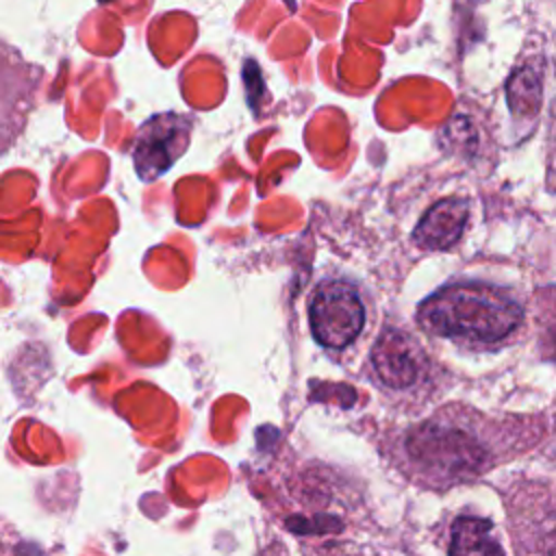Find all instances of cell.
I'll list each match as a JSON object with an SVG mask.
<instances>
[{
  "label": "cell",
  "mask_w": 556,
  "mask_h": 556,
  "mask_svg": "<svg viewBox=\"0 0 556 556\" xmlns=\"http://www.w3.org/2000/svg\"><path fill=\"white\" fill-rule=\"evenodd\" d=\"M417 317L434 334L495 343L521 324L523 311L510 293L497 287L463 282L430 295Z\"/></svg>",
  "instance_id": "1"
},
{
  "label": "cell",
  "mask_w": 556,
  "mask_h": 556,
  "mask_svg": "<svg viewBox=\"0 0 556 556\" xmlns=\"http://www.w3.org/2000/svg\"><path fill=\"white\" fill-rule=\"evenodd\" d=\"M467 224V204L458 198L437 202L417 224L413 239L426 250H445L454 245Z\"/></svg>",
  "instance_id": "6"
},
{
  "label": "cell",
  "mask_w": 556,
  "mask_h": 556,
  "mask_svg": "<svg viewBox=\"0 0 556 556\" xmlns=\"http://www.w3.org/2000/svg\"><path fill=\"white\" fill-rule=\"evenodd\" d=\"M365 311L356 287L343 280L321 282L308 304V324L313 337L330 350L350 345L361 332Z\"/></svg>",
  "instance_id": "3"
},
{
  "label": "cell",
  "mask_w": 556,
  "mask_h": 556,
  "mask_svg": "<svg viewBox=\"0 0 556 556\" xmlns=\"http://www.w3.org/2000/svg\"><path fill=\"white\" fill-rule=\"evenodd\" d=\"M371 365L376 378L391 389H406L415 384L421 371V354L417 343L397 328L384 330L374 350Z\"/></svg>",
  "instance_id": "5"
},
{
  "label": "cell",
  "mask_w": 556,
  "mask_h": 556,
  "mask_svg": "<svg viewBox=\"0 0 556 556\" xmlns=\"http://www.w3.org/2000/svg\"><path fill=\"white\" fill-rule=\"evenodd\" d=\"M191 122L176 113L152 115L137 132L132 165L143 182L163 176L189 146Z\"/></svg>",
  "instance_id": "4"
},
{
  "label": "cell",
  "mask_w": 556,
  "mask_h": 556,
  "mask_svg": "<svg viewBox=\"0 0 556 556\" xmlns=\"http://www.w3.org/2000/svg\"><path fill=\"white\" fill-rule=\"evenodd\" d=\"M404 454L410 469L424 473L428 482L441 484L476 476L491 456L486 443L471 428L443 419H430L408 430Z\"/></svg>",
  "instance_id": "2"
},
{
  "label": "cell",
  "mask_w": 556,
  "mask_h": 556,
  "mask_svg": "<svg viewBox=\"0 0 556 556\" xmlns=\"http://www.w3.org/2000/svg\"><path fill=\"white\" fill-rule=\"evenodd\" d=\"M502 547L491 539V523L486 519L460 517L452 528L450 554H495Z\"/></svg>",
  "instance_id": "7"
},
{
  "label": "cell",
  "mask_w": 556,
  "mask_h": 556,
  "mask_svg": "<svg viewBox=\"0 0 556 556\" xmlns=\"http://www.w3.org/2000/svg\"><path fill=\"white\" fill-rule=\"evenodd\" d=\"M549 319L545 317V330H543V339H545V345L549 348V354L556 358V306L549 311Z\"/></svg>",
  "instance_id": "8"
}]
</instances>
